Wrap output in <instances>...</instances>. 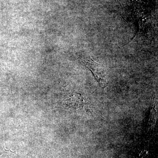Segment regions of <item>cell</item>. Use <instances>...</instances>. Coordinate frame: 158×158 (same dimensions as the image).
I'll use <instances>...</instances> for the list:
<instances>
[{
  "instance_id": "6da1fadb",
  "label": "cell",
  "mask_w": 158,
  "mask_h": 158,
  "mask_svg": "<svg viewBox=\"0 0 158 158\" xmlns=\"http://www.w3.org/2000/svg\"><path fill=\"white\" fill-rule=\"evenodd\" d=\"M81 62L93 73L100 85L102 88H105L107 85V79L106 72L103 66L94 62L90 56L81 58Z\"/></svg>"
}]
</instances>
